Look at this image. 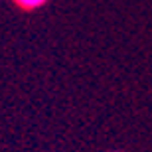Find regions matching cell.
Segmentation results:
<instances>
[{
  "label": "cell",
  "mask_w": 152,
  "mask_h": 152,
  "mask_svg": "<svg viewBox=\"0 0 152 152\" xmlns=\"http://www.w3.org/2000/svg\"><path fill=\"white\" fill-rule=\"evenodd\" d=\"M20 8L24 10H34V8H39V6H44L48 0H14Z\"/></svg>",
  "instance_id": "1"
},
{
  "label": "cell",
  "mask_w": 152,
  "mask_h": 152,
  "mask_svg": "<svg viewBox=\"0 0 152 152\" xmlns=\"http://www.w3.org/2000/svg\"><path fill=\"white\" fill-rule=\"evenodd\" d=\"M115 152H118V150H115Z\"/></svg>",
  "instance_id": "2"
}]
</instances>
